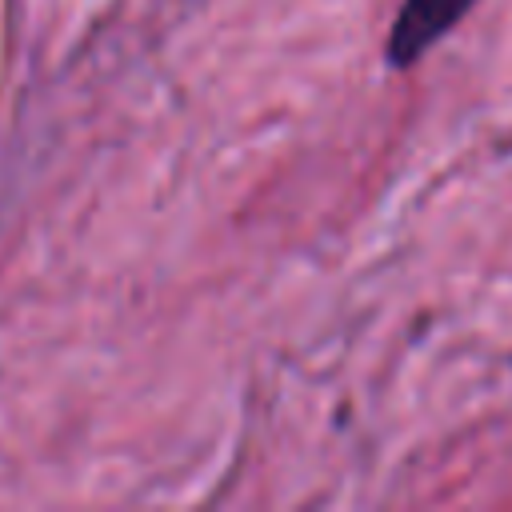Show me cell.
<instances>
[{
	"label": "cell",
	"mask_w": 512,
	"mask_h": 512,
	"mask_svg": "<svg viewBox=\"0 0 512 512\" xmlns=\"http://www.w3.org/2000/svg\"><path fill=\"white\" fill-rule=\"evenodd\" d=\"M476 0H404L392 32H388V64L408 68L416 64L444 32H452Z\"/></svg>",
	"instance_id": "6da1fadb"
}]
</instances>
